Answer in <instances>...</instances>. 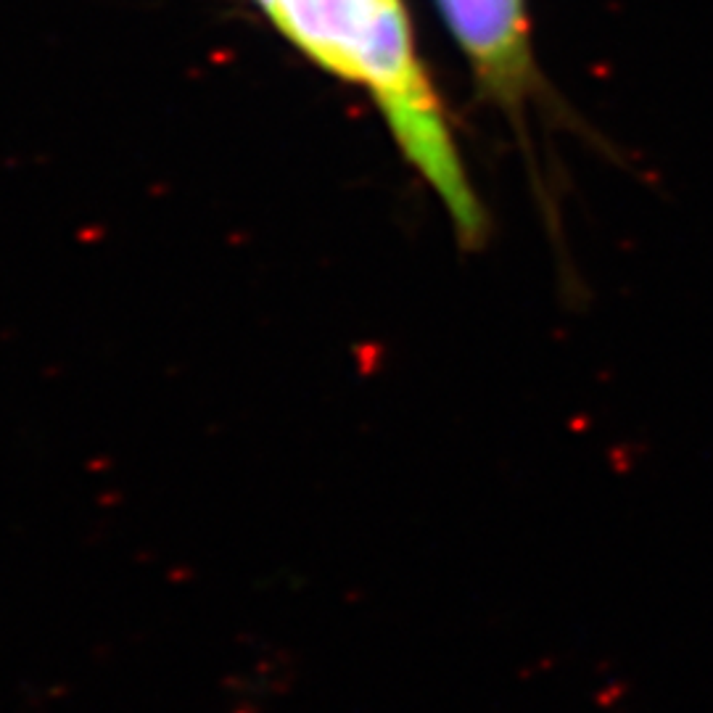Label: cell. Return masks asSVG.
<instances>
[{
	"label": "cell",
	"instance_id": "1",
	"mask_svg": "<svg viewBox=\"0 0 713 713\" xmlns=\"http://www.w3.org/2000/svg\"><path fill=\"white\" fill-rule=\"evenodd\" d=\"M304 53L365 85L404 156L436 190L462 240L484 233V212L465 177L444 109L412 48L399 0H259Z\"/></svg>",
	"mask_w": 713,
	"mask_h": 713
},
{
	"label": "cell",
	"instance_id": "2",
	"mask_svg": "<svg viewBox=\"0 0 713 713\" xmlns=\"http://www.w3.org/2000/svg\"><path fill=\"white\" fill-rule=\"evenodd\" d=\"M439 8L481 88L502 106H518L536 79L521 0H439Z\"/></svg>",
	"mask_w": 713,
	"mask_h": 713
}]
</instances>
